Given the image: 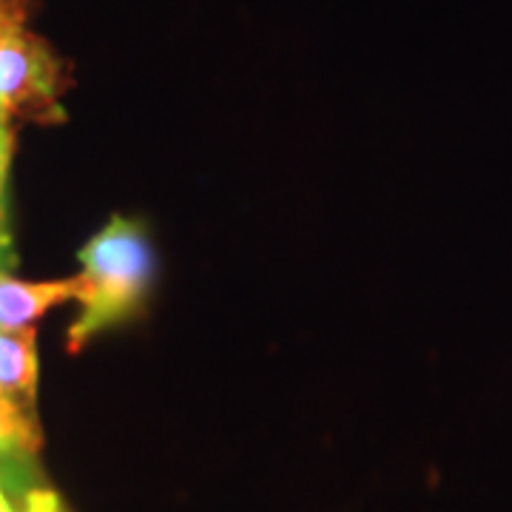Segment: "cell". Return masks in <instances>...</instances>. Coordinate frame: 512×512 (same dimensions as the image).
<instances>
[{
  "instance_id": "10",
  "label": "cell",
  "mask_w": 512,
  "mask_h": 512,
  "mask_svg": "<svg viewBox=\"0 0 512 512\" xmlns=\"http://www.w3.org/2000/svg\"><path fill=\"white\" fill-rule=\"evenodd\" d=\"M0 512H15L12 507H9V498H6V493H3V484H0Z\"/></svg>"
},
{
  "instance_id": "7",
  "label": "cell",
  "mask_w": 512,
  "mask_h": 512,
  "mask_svg": "<svg viewBox=\"0 0 512 512\" xmlns=\"http://www.w3.org/2000/svg\"><path fill=\"white\" fill-rule=\"evenodd\" d=\"M23 512H63L60 510V498L52 490H43V487H37L32 493L26 495V507Z\"/></svg>"
},
{
  "instance_id": "5",
  "label": "cell",
  "mask_w": 512,
  "mask_h": 512,
  "mask_svg": "<svg viewBox=\"0 0 512 512\" xmlns=\"http://www.w3.org/2000/svg\"><path fill=\"white\" fill-rule=\"evenodd\" d=\"M43 447V433L35 410L0 393V458L32 461Z\"/></svg>"
},
{
  "instance_id": "1",
  "label": "cell",
  "mask_w": 512,
  "mask_h": 512,
  "mask_svg": "<svg viewBox=\"0 0 512 512\" xmlns=\"http://www.w3.org/2000/svg\"><path fill=\"white\" fill-rule=\"evenodd\" d=\"M77 274L80 311L66 330L69 353L89 348L106 330L120 328L146 311L157 282V251L146 225L111 217L83 248Z\"/></svg>"
},
{
  "instance_id": "3",
  "label": "cell",
  "mask_w": 512,
  "mask_h": 512,
  "mask_svg": "<svg viewBox=\"0 0 512 512\" xmlns=\"http://www.w3.org/2000/svg\"><path fill=\"white\" fill-rule=\"evenodd\" d=\"M77 299V276L55 282H26L0 271V330L32 328L40 316Z\"/></svg>"
},
{
  "instance_id": "4",
  "label": "cell",
  "mask_w": 512,
  "mask_h": 512,
  "mask_svg": "<svg viewBox=\"0 0 512 512\" xmlns=\"http://www.w3.org/2000/svg\"><path fill=\"white\" fill-rule=\"evenodd\" d=\"M0 393L35 410V404H37L35 328L0 330Z\"/></svg>"
},
{
  "instance_id": "9",
  "label": "cell",
  "mask_w": 512,
  "mask_h": 512,
  "mask_svg": "<svg viewBox=\"0 0 512 512\" xmlns=\"http://www.w3.org/2000/svg\"><path fill=\"white\" fill-rule=\"evenodd\" d=\"M12 23H26V3L23 0H0V29Z\"/></svg>"
},
{
  "instance_id": "2",
  "label": "cell",
  "mask_w": 512,
  "mask_h": 512,
  "mask_svg": "<svg viewBox=\"0 0 512 512\" xmlns=\"http://www.w3.org/2000/svg\"><path fill=\"white\" fill-rule=\"evenodd\" d=\"M63 92L66 74L52 46L26 23L0 29V117L9 126L63 123Z\"/></svg>"
},
{
  "instance_id": "6",
  "label": "cell",
  "mask_w": 512,
  "mask_h": 512,
  "mask_svg": "<svg viewBox=\"0 0 512 512\" xmlns=\"http://www.w3.org/2000/svg\"><path fill=\"white\" fill-rule=\"evenodd\" d=\"M12 154H15V128L0 117V185H6Z\"/></svg>"
},
{
  "instance_id": "8",
  "label": "cell",
  "mask_w": 512,
  "mask_h": 512,
  "mask_svg": "<svg viewBox=\"0 0 512 512\" xmlns=\"http://www.w3.org/2000/svg\"><path fill=\"white\" fill-rule=\"evenodd\" d=\"M12 259V237H9V214H6V185H0V271L3 262Z\"/></svg>"
}]
</instances>
